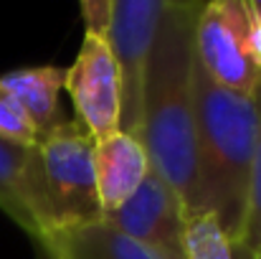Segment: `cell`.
Masks as SVG:
<instances>
[{
	"label": "cell",
	"mask_w": 261,
	"mask_h": 259,
	"mask_svg": "<svg viewBox=\"0 0 261 259\" xmlns=\"http://www.w3.org/2000/svg\"><path fill=\"white\" fill-rule=\"evenodd\" d=\"M94 173H96V193L104 214L117 211L150 173V158L145 145L127 135L114 132L94 145ZM104 219V216H101Z\"/></svg>",
	"instance_id": "8"
},
{
	"label": "cell",
	"mask_w": 261,
	"mask_h": 259,
	"mask_svg": "<svg viewBox=\"0 0 261 259\" xmlns=\"http://www.w3.org/2000/svg\"><path fill=\"white\" fill-rule=\"evenodd\" d=\"M249 26V0H213L200 5L195 20V61L218 86L256 97L261 72L251 56Z\"/></svg>",
	"instance_id": "4"
},
{
	"label": "cell",
	"mask_w": 261,
	"mask_h": 259,
	"mask_svg": "<svg viewBox=\"0 0 261 259\" xmlns=\"http://www.w3.org/2000/svg\"><path fill=\"white\" fill-rule=\"evenodd\" d=\"M38 247L51 259H160L152 249L101 221L48 234Z\"/></svg>",
	"instance_id": "10"
},
{
	"label": "cell",
	"mask_w": 261,
	"mask_h": 259,
	"mask_svg": "<svg viewBox=\"0 0 261 259\" xmlns=\"http://www.w3.org/2000/svg\"><path fill=\"white\" fill-rule=\"evenodd\" d=\"M33 148L15 145L5 137H0V208L36 239V226L28 214V198H25V175L31 163Z\"/></svg>",
	"instance_id": "11"
},
{
	"label": "cell",
	"mask_w": 261,
	"mask_h": 259,
	"mask_svg": "<svg viewBox=\"0 0 261 259\" xmlns=\"http://www.w3.org/2000/svg\"><path fill=\"white\" fill-rule=\"evenodd\" d=\"M76 120L94 143L119 132L122 127V84L119 69L104 38L87 36L74 64L66 69V84Z\"/></svg>",
	"instance_id": "6"
},
{
	"label": "cell",
	"mask_w": 261,
	"mask_h": 259,
	"mask_svg": "<svg viewBox=\"0 0 261 259\" xmlns=\"http://www.w3.org/2000/svg\"><path fill=\"white\" fill-rule=\"evenodd\" d=\"M185 259H233L231 239L213 214L185 219Z\"/></svg>",
	"instance_id": "12"
},
{
	"label": "cell",
	"mask_w": 261,
	"mask_h": 259,
	"mask_svg": "<svg viewBox=\"0 0 261 259\" xmlns=\"http://www.w3.org/2000/svg\"><path fill=\"white\" fill-rule=\"evenodd\" d=\"M231 252H233V259H256V249L244 239L231 242Z\"/></svg>",
	"instance_id": "17"
},
{
	"label": "cell",
	"mask_w": 261,
	"mask_h": 259,
	"mask_svg": "<svg viewBox=\"0 0 261 259\" xmlns=\"http://www.w3.org/2000/svg\"><path fill=\"white\" fill-rule=\"evenodd\" d=\"M0 137L25 148H33L38 143V130L33 127L18 99L3 84H0Z\"/></svg>",
	"instance_id": "13"
},
{
	"label": "cell",
	"mask_w": 261,
	"mask_h": 259,
	"mask_svg": "<svg viewBox=\"0 0 261 259\" xmlns=\"http://www.w3.org/2000/svg\"><path fill=\"white\" fill-rule=\"evenodd\" d=\"M254 3H256V8H259V10H261V0H254Z\"/></svg>",
	"instance_id": "19"
},
{
	"label": "cell",
	"mask_w": 261,
	"mask_h": 259,
	"mask_svg": "<svg viewBox=\"0 0 261 259\" xmlns=\"http://www.w3.org/2000/svg\"><path fill=\"white\" fill-rule=\"evenodd\" d=\"M168 0H112L107 46L119 69L122 84V132L140 137L142 94L155 38L165 15Z\"/></svg>",
	"instance_id": "5"
},
{
	"label": "cell",
	"mask_w": 261,
	"mask_h": 259,
	"mask_svg": "<svg viewBox=\"0 0 261 259\" xmlns=\"http://www.w3.org/2000/svg\"><path fill=\"white\" fill-rule=\"evenodd\" d=\"M198 130V214H213L228 239L244 237L249 183L259 137V97L223 89L193 66Z\"/></svg>",
	"instance_id": "2"
},
{
	"label": "cell",
	"mask_w": 261,
	"mask_h": 259,
	"mask_svg": "<svg viewBox=\"0 0 261 259\" xmlns=\"http://www.w3.org/2000/svg\"><path fill=\"white\" fill-rule=\"evenodd\" d=\"M0 84L5 86L18 104L25 109L28 120L38 130V140L51 132L56 125L64 122L61 114V91L66 84V69L59 66H31V69H15L0 77Z\"/></svg>",
	"instance_id": "9"
},
{
	"label": "cell",
	"mask_w": 261,
	"mask_h": 259,
	"mask_svg": "<svg viewBox=\"0 0 261 259\" xmlns=\"http://www.w3.org/2000/svg\"><path fill=\"white\" fill-rule=\"evenodd\" d=\"M94 145V137L79 120H64L33 145L25 198L36 226V244L48 234L101 221Z\"/></svg>",
	"instance_id": "3"
},
{
	"label": "cell",
	"mask_w": 261,
	"mask_h": 259,
	"mask_svg": "<svg viewBox=\"0 0 261 259\" xmlns=\"http://www.w3.org/2000/svg\"><path fill=\"white\" fill-rule=\"evenodd\" d=\"M198 3L168 0L142 94L140 143L150 168L173 188L185 219L198 214V130L193 104Z\"/></svg>",
	"instance_id": "1"
},
{
	"label": "cell",
	"mask_w": 261,
	"mask_h": 259,
	"mask_svg": "<svg viewBox=\"0 0 261 259\" xmlns=\"http://www.w3.org/2000/svg\"><path fill=\"white\" fill-rule=\"evenodd\" d=\"M101 224L152 249L160 259H185V211L160 173H147L142 185Z\"/></svg>",
	"instance_id": "7"
},
{
	"label": "cell",
	"mask_w": 261,
	"mask_h": 259,
	"mask_svg": "<svg viewBox=\"0 0 261 259\" xmlns=\"http://www.w3.org/2000/svg\"><path fill=\"white\" fill-rule=\"evenodd\" d=\"M38 259H51V257H48V254H46V252H43V249L38 247Z\"/></svg>",
	"instance_id": "18"
},
{
	"label": "cell",
	"mask_w": 261,
	"mask_h": 259,
	"mask_svg": "<svg viewBox=\"0 0 261 259\" xmlns=\"http://www.w3.org/2000/svg\"><path fill=\"white\" fill-rule=\"evenodd\" d=\"M256 259H261V252H256Z\"/></svg>",
	"instance_id": "20"
},
{
	"label": "cell",
	"mask_w": 261,
	"mask_h": 259,
	"mask_svg": "<svg viewBox=\"0 0 261 259\" xmlns=\"http://www.w3.org/2000/svg\"><path fill=\"white\" fill-rule=\"evenodd\" d=\"M82 20H84V33L87 36H107L109 28V15H112V0H84L79 5Z\"/></svg>",
	"instance_id": "15"
},
{
	"label": "cell",
	"mask_w": 261,
	"mask_h": 259,
	"mask_svg": "<svg viewBox=\"0 0 261 259\" xmlns=\"http://www.w3.org/2000/svg\"><path fill=\"white\" fill-rule=\"evenodd\" d=\"M261 107V86L256 91ZM244 242H249L256 252H261V120L259 137L254 150V166H251V183H249V206H246V224H244Z\"/></svg>",
	"instance_id": "14"
},
{
	"label": "cell",
	"mask_w": 261,
	"mask_h": 259,
	"mask_svg": "<svg viewBox=\"0 0 261 259\" xmlns=\"http://www.w3.org/2000/svg\"><path fill=\"white\" fill-rule=\"evenodd\" d=\"M251 3V26H249V46H251V56H254V64L261 72V10L256 8L254 0Z\"/></svg>",
	"instance_id": "16"
}]
</instances>
